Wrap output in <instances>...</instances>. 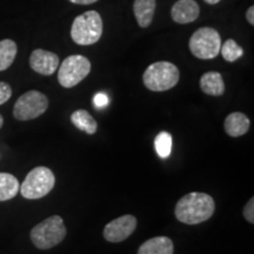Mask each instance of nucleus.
Instances as JSON below:
<instances>
[{"label":"nucleus","instance_id":"nucleus-27","mask_svg":"<svg viewBox=\"0 0 254 254\" xmlns=\"http://www.w3.org/2000/svg\"><path fill=\"white\" fill-rule=\"evenodd\" d=\"M2 125H4V118H2V116L0 114V128H1Z\"/></svg>","mask_w":254,"mask_h":254},{"label":"nucleus","instance_id":"nucleus-26","mask_svg":"<svg viewBox=\"0 0 254 254\" xmlns=\"http://www.w3.org/2000/svg\"><path fill=\"white\" fill-rule=\"evenodd\" d=\"M204 1L207 2V4H209V5H215V4H218L220 0H204Z\"/></svg>","mask_w":254,"mask_h":254},{"label":"nucleus","instance_id":"nucleus-5","mask_svg":"<svg viewBox=\"0 0 254 254\" xmlns=\"http://www.w3.org/2000/svg\"><path fill=\"white\" fill-rule=\"evenodd\" d=\"M56 185V177L50 168L38 166L30 171L19 192L25 199L37 200L49 194Z\"/></svg>","mask_w":254,"mask_h":254},{"label":"nucleus","instance_id":"nucleus-22","mask_svg":"<svg viewBox=\"0 0 254 254\" xmlns=\"http://www.w3.org/2000/svg\"><path fill=\"white\" fill-rule=\"evenodd\" d=\"M244 217L250 224H254V198H251L243 211Z\"/></svg>","mask_w":254,"mask_h":254},{"label":"nucleus","instance_id":"nucleus-15","mask_svg":"<svg viewBox=\"0 0 254 254\" xmlns=\"http://www.w3.org/2000/svg\"><path fill=\"white\" fill-rule=\"evenodd\" d=\"M155 5H157L155 0H134L133 12H134V17L139 26L146 28L152 24L155 12Z\"/></svg>","mask_w":254,"mask_h":254},{"label":"nucleus","instance_id":"nucleus-23","mask_svg":"<svg viewBox=\"0 0 254 254\" xmlns=\"http://www.w3.org/2000/svg\"><path fill=\"white\" fill-rule=\"evenodd\" d=\"M93 101H94L95 107H104L109 104V98H107L106 94L98 93V94H95Z\"/></svg>","mask_w":254,"mask_h":254},{"label":"nucleus","instance_id":"nucleus-17","mask_svg":"<svg viewBox=\"0 0 254 254\" xmlns=\"http://www.w3.org/2000/svg\"><path fill=\"white\" fill-rule=\"evenodd\" d=\"M20 184L14 176L9 173H0V201L13 199L19 193Z\"/></svg>","mask_w":254,"mask_h":254},{"label":"nucleus","instance_id":"nucleus-18","mask_svg":"<svg viewBox=\"0 0 254 254\" xmlns=\"http://www.w3.org/2000/svg\"><path fill=\"white\" fill-rule=\"evenodd\" d=\"M17 44L11 39L0 41V72L7 69L14 62L17 57Z\"/></svg>","mask_w":254,"mask_h":254},{"label":"nucleus","instance_id":"nucleus-7","mask_svg":"<svg viewBox=\"0 0 254 254\" xmlns=\"http://www.w3.org/2000/svg\"><path fill=\"white\" fill-rule=\"evenodd\" d=\"M49 109V99L39 91H28L18 98L13 107V116L19 122H28L44 114Z\"/></svg>","mask_w":254,"mask_h":254},{"label":"nucleus","instance_id":"nucleus-8","mask_svg":"<svg viewBox=\"0 0 254 254\" xmlns=\"http://www.w3.org/2000/svg\"><path fill=\"white\" fill-rule=\"evenodd\" d=\"M58 68L59 84L65 88H71L90 74L91 63L86 57L74 55L67 57Z\"/></svg>","mask_w":254,"mask_h":254},{"label":"nucleus","instance_id":"nucleus-11","mask_svg":"<svg viewBox=\"0 0 254 254\" xmlns=\"http://www.w3.org/2000/svg\"><path fill=\"white\" fill-rule=\"evenodd\" d=\"M171 14L176 23L190 24L198 19L200 7L195 0H179L173 5Z\"/></svg>","mask_w":254,"mask_h":254},{"label":"nucleus","instance_id":"nucleus-19","mask_svg":"<svg viewBox=\"0 0 254 254\" xmlns=\"http://www.w3.org/2000/svg\"><path fill=\"white\" fill-rule=\"evenodd\" d=\"M172 135L168 132H160L154 139V147L160 158L166 159L170 157L172 151Z\"/></svg>","mask_w":254,"mask_h":254},{"label":"nucleus","instance_id":"nucleus-24","mask_svg":"<svg viewBox=\"0 0 254 254\" xmlns=\"http://www.w3.org/2000/svg\"><path fill=\"white\" fill-rule=\"evenodd\" d=\"M246 19H247V21H249V24L251 25V26H253V25H254V7H253V6H251V7L247 9Z\"/></svg>","mask_w":254,"mask_h":254},{"label":"nucleus","instance_id":"nucleus-21","mask_svg":"<svg viewBox=\"0 0 254 254\" xmlns=\"http://www.w3.org/2000/svg\"><path fill=\"white\" fill-rule=\"evenodd\" d=\"M12 97V88L7 82L0 81V105L5 104Z\"/></svg>","mask_w":254,"mask_h":254},{"label":"nucleus","instance_id":"nucleus-1","mask_svg":"<svg viewBox=\"0 0 254 254\" xmlns=\"http://www.w3.org/2000/svg\"><path fill=\"white\" fill-rule=\"evenodd\" d=\"M214 200L207 193L192 192L184 195L174 208L176 218L186 225H198L207 221L214 214Z\"/></svg>","mask_w":254,"mask_h":254},{"label":"nucleus","instance_id":"nucleus-10","mask_svg":"<svg viewBox=\"0 0 254 254\" xmlns=\"http://www.w3.org/2000/svg\"><path fill=\"white\" fill-rule=\"evenodd\" d=\"M59 57L45 50H34L30 57V66L41 75H52L59 67Z\"/></svg>","mask_w":254,"mask_h":254},{"label":"nucleus","instance_id":"nucleus-6","mask_svg":"<svg viewBox=\"0 0 254 254\" xmlns=\"http://www.w3.org/2000/svg\"><path fill=\"white\" fill-rule=\"evenodd\" d=\"M221 37L212 27H201L192 34L190 39V51L195 58L214 59L220 53Z\"/></svg>","mask_w":254,"mask_h":254},{"label":"nucleus","instance_id":"nucleus-14","mask_svg":"<svg viewBox=\"0 0 254 254\" xmlns=\"http://www.w3.org/2000/svg\"><path fill=\"white\" fill-rule=\"evenodd\" d=\"M200 88L205 94L212 97H220L225 92L224 79L219 72H206L200 78Z\"/></svg>","mask_w":254,"mask_h":254},{"label":"nucleus","instance_id":"nucleus-3","mask_svg":"<svg viewBox=\"0 0 254 254\" xmlns=\"http://www.w3.org/2000/svg\"><path fill=\"white\" fill-rule=\"evenodd\" d=\"M103 36V19L97 11H87L78 15L71 27V38L75 44L90 46Z\"/></svg>","mask_w":254,"mask_h":254},{"label":"nucleus","instance_id":"nucleus-4","mask_svg":"<svg viewBox=\"0 0 254 254\" xmlns=\"http://www.w3.org/2000/svg\"><path fill=\"white\" fill-rule=\"evenodd\" d=\"M180 79V72L174 64L157 62L148 66L142 75L144 85L150 91L164 92L173 88Z\"/></svg>","mask_w":254,"mask_h":254},{"label":"nucleus","instance_id":"nucleus-16","mask_svg":"<svg viewBox=\"0 0 254 254\" xmlns=\"http://www.w3.org/2000/svg\"><path fill=\"white\" fill-rule=\"evenodd\" d=\"M71 122L78 129L87 134H94L98 129L97 122L86 110L74 111L71 114Z\"/></svg>","mask_w":254,"mask_h":254},{"label":"nucleus","instance_id":"nucleus-2","mask_svg":"<svg viewBox=\"0 0 254 254\" xmlns=\"http://www.w3.org/2000/svg\"><path fill=\"white\" fill-rule=\"evenodd\" d=\"M66 233L67 231L63 218L52 215L32 228L30 237L38 250H51L65 239Z\"/></svg>","mask_w":254,"mask_h":254},{"label":"nucleus","instance_id":"nucleus-13","mask_svg":"<svg viewBox=\"0 0 254 254\" xmlns=\"http://www.w3.org/2000/svg\"><path fill=\"white\" fill-rule=\"evenodd\" d=\"M173 241L167 237H154L139 247L138 254H173Z\"/></svg>","mask_w":254,"mask_h":254},{"label":"nucleus","instance_id":"nucleus-12","mask_svg":"<svg viewBox=\"0 0 254 254\" xmlns=\"http://www.w3.org/2000/svg\"><path fill=\"white\" fill-rule=\"evenodd\" d=\"M250 126L251 122L249 117L241 112H233L228 114L224 123L225 132L230 136H233V138L246 134L249 132Z\"/></svg>","mask_w":254,"mask_h":254},{"label":"nucleus","instance_id":"nucleus-20","mask_svg":"<svg viewBox=\"0 0 254 254\" xmlns=\"http://www.w3.org/2000/svg\"><path fill=\"white\" fill-rule=\"evenodd\" d=\"M220 51L222 58L228 63L236 62V60L241 58L244 55L243 49H241V47L237 44V41L233 39H227L225 41L220 47Z\"/></svg>","mask_w":254,"mask_h":254},{"label":"nucleus","instance_id":"nucleus-25","mask_svg":"<svg viewBox=\"0 0 254 254\" xmlns=\"http://www.w3.org/2000/svg\"><path fill=\"white\" fill-rule=\"evenodd\" d=\"M69 1L73 2V4H78V5H90V4H94V2L98 1V0H69Z\"/></svg>","mask_w":254,"mask_h":254},{"label":"nucleus","instance_id":"nucleus-9","mask_svg":"<svg viewBox=\"0 0 254 254\" xmlns=\"http://www.w3.org/2000/svg\"><path fill=\"white\" fill-rule=\"evenodd\" d=\"M136 228L134 215L125 214L114 219L104 228V238L109 243H122L126 240Z\"/></svg>","mask_w":254,"mask_h":254}]
</instances>
